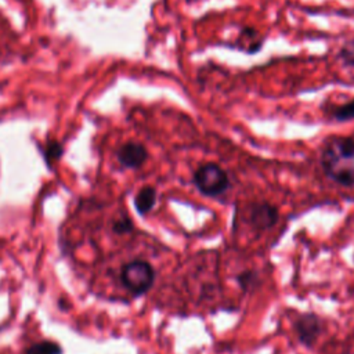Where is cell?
<instances>
[{
	"label": "cell",
	"mask_w": 354,
	"mask_h": 354,
	"mask_svg": "<svg viewBox=\"0 0 354 354\" xmlns=\"http://www.w3.org/2000/svg\"><path fill=\"white\" fill-rule=\"evenodd\" d=\"M249 221L257 230H268L278 221V209L268 202L254 203L249 212Z\"/></svg>",
	"instance_id": "cell-6"
},
{
	"label": "cell",
	"mask_w": 354,
	"mask_h": 354,
	"mask_svg": "<svg viewBox=\"0 0 354 354\" xmlns=\"http://www.w3.org/2000/svg\"><path fill=\"white\" fill-rule=\"evenodd\" d=\"M155 281L153 267L145 260H133L126 263L120 270L122 285L134 296L148 292Z\"/></svg>",
	"instance_id": "cell-2"
},
{
	"label": "cell",
	"mask_w": 354,
	"mask_h": 354,
	"mask_svg": "<svg viewBox=\"0 0 354 354\" xmlns=\"http://www.w3.org/2000/svg\"><path fill=\"white\" fill-rule=\"evenodd\" d=\"M321 321L319 318L313 314H301L296 321H295V330L299 337V340L306 344V346H313L314 342L318 339L321 333Z\"/></svg>",
	"instance_id": "cell-5"
},
{
	"label": "cell",
	"mask_w": 354,
	"mask_h": 354,
	"mask_svg": "<svg viewBox=\"0 0 354 354\" xmlns=\"http://www.w3.org/2000/svg\"><path fill=\"white\" fill-rule=\"evenodd\" d=\"M236 281L241 289L248 292V290H252L259 283V277L253 270H245L241 274H238Z\"/></svg>",
	"instance_id": "cell-10"
},
{
	"label": "cell",
	"mask_w": 354,
	"mask_h": 354,
	"mask_svg": "<svg viewBox=\"0 0 354 354\" xmlns=\"http://www.w3.org/2000/svg\"><path fill=\"white\" fill-rule=\"evenodd\" d=\"M22 354H64V348L54 340H41L24 348Z\"/></svg>",
	"instance_id": "cell-8"
},
{
	"label": "cell",
	"mask_w": 354,
	"mask_h": 354,
	"mask_svg": "<svg viewBox=\"0 0 354 354\" xmlns=\"http://www.w3.org/2000/svg\"><path fill=\"white\" fill-rule=\"evenodd\" d=\"M133 228H134V224H133L131 218L127 217V216H122V217L113 220V223H112L113 232H116L119 235L129 234V232L133 231Z\"/></svg>",
	"instance_id": "cell-11"
},
{
	"label": "cell",
	"mask_w": 354,
	"mask_h": 354,
	"mask_svg": "<svg viewBox=\"0 0 354 354\" xmlns=\"http://www.w3.org/2000/svg\"><path fill=\"white\" fill-rule=\"evenodd\" d=\"M340 57L347 65L354 66V39L344 44V47L340 51Z\"/></svg>",
	"instance_id": "cell-13"
},
{
	"label": "cell",
	"mask_w": 354,
	"mask_h": 354,
	"mask_svg": "<svg viewBox=\"0 0 354 354\" xmlns=\"http://www.w3.org/2000/svg\"><path fill=\"white\" fill-rule=\"evenodd\" d=\"M322 167L326 176L340 185H354V140L330 138L322 151Z\"/></svg>",
	"instance_id": "cell-1"
},
{
	"label": "cell",
	"mask_w": 354,
	"mask_h": 354,
	"mask_svg": "<svg viewBox=\"0 0 354 354\" xmlns=\"http://www.w3.org/2000/svg\"><path fill=\"white\" fill-rule=\"evenodd\" d=\"M333 116L337 120H351V119H354V100L351 102H347V104L336 108Z\"/></svg>",
	"instance_id": "cell-12"
},
{
	"label": "cell",
	"mask_w": 354,
	"mask_h": 354,
	"mask_svg": "<svg viewBox=\"0 0 354 354\" xmlns=\"http://www.w3.org/2000/svg\"><path fill=\"white\" fill-rule=\"evenodd\" d=\"M194 184L202 195L217 196L230 187V180L218 165L206 163L195 170Z\"/></svg>",
	"instance_id": "cell-3"
},
{
	"label": "cell",
	"mask_w": 354,
	"mask_h": 354,
	"mask_svg": "<svg viewBox=\"0 0 354 354\" xmlns=\"http://www.w3.org/2000/svg\"><path fill=\"white\" fill-rule=\"evenodd\" d=\"M116 158H118V162L123 167L138 169L145 163V160L148 158V151L142 144L129 141L118 149Z\"/></svg>",
	"instance_id": "cell-4"
},
{
	"label": "cell",
	"mask_w": 354,
	"mask_h": 354,
	"mask_svg": "<svg viewBox=\"0 0 354 354\" xmlns=\"http://www.w3.org/2000/svg\"><path fill=\"white\" fill-rule=\"evenodd\" d=\"M62 153H64V148L58 141H48L43 151V158H44L46 165L48 167H51V163L58 160Z\"/></svg>",
	"instance_id": "cell-9"
},
{
	"label": "cell",
	"mask_w": 354,
	"mask_h": 354,
	"mask_svg": "<svg viewBox=\"0 0 354 354\" xmlns=\"http://www.w3.org/2000/svg\"><path fill=\"white\" fill-rule=\"evenodd\" d=\"M156 203V189L151 185L142 187L134 196V207L138 214H148Z\"/></svg>",
	"instance_id": "cell-7"
}]
</instances>
